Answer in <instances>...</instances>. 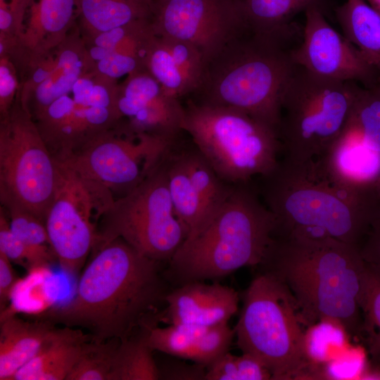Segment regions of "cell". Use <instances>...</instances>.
<instances>
[{"label": "cell", "instance_id": "9c48e42d", "mask_svg": "<svg viewBox=\"0 0 380 380\" xmlns=\"http://www.w3.org/2000/svg\"><path fill=\"white\" fill-rule=\"evenodd\" d=\"M163 159L138 186L115 200L99 224L95 246L120 237L159 262L173 257L187 231L175 213Z\"/></svg>", "mask_w": 380, "mask_h": 380}, {"label": "cell", "instance_id": "f6af8a7d", "mask_svg": "<svg viewBox=\"0 0 380 380\" xmlns=\"http://www.w3.org/2000/svg\"><path fill=\"white\" fill-rule=\"evenodd\" d=\"M373 86H374L379 90L380 93V75L379 76V77L376 80V82Z\"/></svg>", "mask_w": 380, "mask_h": 380}, {"label": "cell", "instance_id": "836d02e7", "mask_svg": "<svg viewBox=\"0 0 380 380\" xmlns=\"http://www.w3.org/2000/svg\"><path fill=\"white\" fill-rule=\"evenodd\" d=\"M348 128L380 153V93L374 86H359Z\"/></svg>", "mask_w": 380, "mask_h": 380}, {"label": "cell", "instance_id": "9a60e30c", "mask_svg": "<svg viewBox=\"0 0 380 380\" xmlns=\"http://www.w3.org/2000/svg\"><path fill=\"white\" fill-rule=\"evenodd\" d=\"M154 32L194 46L205 63L248 32L236 0H165L153 5Z\"/></svg>", "mask_w": 380, "mask_h": 380}, {"label": "cell", "instance_id": "f546056e", "mask_svg": "<svg viewBox=\"0 0 380 380\" xmlns=\"http://www.w3.org/2000/svg\"><path fill=\"white\" fill-rule=\"evenodd\" d=\"M145 330L122 340L118 347L114 380H158L160 372Z\"/></svg>", "mask_w": 380, "mask_h": 380}, {"label": "cell", "instance_id": "74e56055", "mask_svg": "<svg viewBox=\"0 0 380 380\" xmlns=\"http://www.w3.org/2000/svg\"><path fill=\"white\" fill-rule=\"evenodd\" d=\"M0 252L12 262L22 265L30 270L39 268L30 250L11 230L7 215L1 206Z\"/></svg>", "mask_w": 380, "mask_h": 380}, {"label": "cell", "instance_id": "484cf974", "mask_svg": "<svg viewBox=\"0 0 380 380\" xmlns=\"http://www.w3.org/2000/svg\"><path fill=\"white\" fill-rule=\"evenodd\" d=\"M324 158L329 167L348 182L374 184L380 177V153L348 128Z\"/></svg>", "mask_w": 380, "mask_h": 380}, {"label": "cell", "instance_id": "44dd1931", "mask_svg": "<svg viewBox=\"0 0 380 380\" xmlns=\"http://www.w3.org/2000/svg\"><path fill=\"white\" fill-rule=\"evenodd\" d=\"M92 70L78 25L72 29L56 50V64L51 74L35 89L26 109L32 119L53 101L67 94L85 73Z\"/></svg>", "mask_w": 380, "mask_h": 380}, {"label": "cell", "instance_id": "4fadbf2b", "mask_svg": "<svg viewBox=\"0 0 380 380\" xmlns=\"http://www.w3.org/2000/svg\"><path fill=\"white\" fill-rule=\"evenodd\" d=\"M175 140L134 132L118 122L58 161L100 182L117 199L132 191L153 172Z\"/></svg>", "mask_w": 380, "mask_h": 380}, {"label": "cell", "instance_id": "30bf717a", "mask_svg": "<svg viewBox=\"0 0 380 380\" xmlns=\"http://www.w3.org/2000/svg\"><path fill=\"white\" fill-rule=\"evenodd\" d=\"M57 163L18 97L0 116V203L23 208L44 222Z\"/></svg>", "mask_w": 380, "mask_h": 380}, {"label": "cell", "instance_id": "d6986e66", "mask_svg": "<svg viewBox=\"0 0 380 380\" xmlns=\"http://www.w3.org/2000/svg\"><path fill=\"white\" fill-rule=\"evenodd\" d=\"M239 296L219 283L192 281L178 286L165 297L159 322L211 327L228 323L239 310Z\"/></svg>", "mask_w": 380, "mask_h": 380}, {"label": "cell", "instance_id": "ffe728a7", "mask_svg": "<svg viewBox=\"0 0 380 380\" xmlns=\"http://www.w3.org/2000/svg\"><path fill=\"white\" fill-rule=\"evenodd\" d=\"M205 65L203 54L185 42L154 32L146 49L144 68L170 95L194 94Z\"/></svg>", "mask_w": 380, "mask_h": 380}, {"label": "cell", "instance_id": "2e32d148", "mask_svg": "<svg viewBox=\"0 0 380 380\" xmlns=\"http://www.w3.org/2000/svg\"><path fill=\"white\" fill-rule=\"evenodd\" d=\"M305 15L300 43L292 50L294 63L323 78L372 87L380 71L329 23L322 11L312 8Z\"/></svg>", "mask_w": 380, "mask_h": 380}, {"label": "cell", "instance_id": "4316f807", "mask_svg": "<svg viewBox=\"0 0 380 380\" xmlns=\"http://www.w3.org/2000/svg\"><path fill=\"white\" fill-rule=\"evenodd\" d=\"M334 15L343 36L380 71V14L365 0H346Z\"/></svg>", "mask_w": 380, "mask_h": 380}, {"label": "cell", "instance_id": "7402d4cb", "mask_svg": "<svg viewBox=\"0 0 380 380\" xmlns=\"http://www.w3.org/2000/svg\"><path fill=\"white\" fill-rule=\"evenodd\" d=\"M90 340L91 335L80 329L56 328L11 380H66Z\"/></svg>", "mask_w": 380, "mask_h": 380}, {"label": "cell", "instance_id": "cb8c5ba5", "mask_svg": "<svg viewBox=\"0 0 380 380\" xmlns=\"http://www.w3.org/2000/svg\"><path fill=\"white\" fill-rule=\"evenodd\" d=\"M54 325L41 318L30 322L15 315L1 317L0 380H11L51 336Z\"/></svg>", "mask_w": 380, "mask_h": 380}, {"label": "cell", "instance_id": "83f0119b", "mask_svg": "<svg viewBox=\"0 0 380 380\" xmlns=\"http://www.w3.org/2000/svg\"><path fill=\"white\" fill-rule=\"evenodd\" d=\"M208 327L184 324L157 325L145 331L146 340L153 350L199 364Z\"/></svg>", "mask_w": 380, "mask_h": 380}, {"label": "cell", "instance_id": "ac0fdd59", "mask_svg": "<svg viewBox=\"0 0 380 380\" xmlns=\"http://www.w3.org/2000/svg\"><path fill=\"white\" fill-rule=\"evenodd\" d=\"M77 23V0H34L23 30L7 56L18 75L54 52Z\"/></svg>", "mask_w": 380, "mask_h": 380}, {"label": "cell", "instance_id": "f35d334b", "mask_svg": "<svg viewBox=\"0 0 380 380\" xmlns=\"http://www.w3.org/2000/svg\"><path fill=\"white\" fill-rule=\"evenodd\" d=\"M17 69L8 56H0V116L13 106L20 89Z\"/></svg>", "mask_w": 380, "mask_h": 380}, {"label": "cell", "instance_id": "e575fe53", "mask_svg": "<svg viewBox=\"0 0 380 380\" xmlns=\"http://www.w3.org/2000/svg\"><path fill=\"white\" fill-rule=\"evenodd\" d=\"M272 379L268 368L248 353L235 355L229 351L207 368L205 380H267Z\"/></svg>", "mask_w": 380, "mask_h": 380}, {"label": "cell", "instance_id": "1f68e13d", "mask_svg": "<svg viewBox=\"0 0 380 380\" xmlns=\"http://www.w3.org/2000/svg\"><path fill=\"white\" fill-rule=\"evenodd\" d=\"M360 307L367 352L372 363L380 365V268L366 262Z\"/></svg>", "mask_w": 380, "mask_h": 380}, {"label": "cell", "instance_id": "5bb4252c", "mask_svg": "<svg viewBox=\"0 0 380 380\" xmlns=\"http://www.w3.org/2000/svg\"><path fill=\"white\" fill-rule=\"evenodd\" d=\"M163 163L174 209L188 237L210 220L234 184L219 177L189 137L186 140L182 135L176 139Z\"/></svg>", "mask_w": 380, "mask_h": 380}, {"label": "cell", "instance_id": "d4e9b609", "mask_svg": "<svg viewBox=\"0 0 380 380\" xmlns=\"http://www.w3.org/2000/svg\"><path fill=\"white\" fill-rule=\"evenodd\" d=\"M153 13L152 0H77V25L82 37L151 19Z\"/></svg>", "mask_w": 380, "mask_h": 380}, {"label": "cell", "instance_id": "bcb514c9", "mask_svg": "<svg viewBox=\"0 0 380 380\" xmlns=\"http://www.w3.org/2000/svg\"><path fill=\"white\" fill-rule=\"evenodd\" d=\"M152 1L153 2V5H154L155 4H157V3L165 1V0H152Z\"/></svg>", "mask_w": 380, "mask_h": 380}, {"label": "cell", "instance_id": "d6a6232c", "mask_svg": "<svg viewBox=\"0 0 380 380\" xmlns=\"http://www.w3.org/2000/svg\"><path fill=\"white\" fill-rule=\"evenodd\" d=\"M119 339L89 341L66 380H114Z\"/></svg>", "mask_w": 380, "mask_h": 380}, {"label": "cell", "instance_id": "8992f818", "mask_svg": "<svg viewBox=\"0 0 380 380\" xmlns=\"http://www.w3.org/2000/svg\"><path fill=\"white\" fill-rule=\"evenodd\" d=\"M182 128L219 177L231 184L253 182L281 158L277 130L235 109L190 99Z\"/></svg>", "mask_w": 380, "mask_h": 380}, {"label": "cell", "instance_id": "60d3db41", "mask_svg": "<svg viewBox=\"0 0 380 380\" xmlns=\"http://www.w3.org/2000/svg\"><path fill=\"white\" fill-rule=\"evenodd\" d=\"M363 260L380 268V213L370 226L360 247Z\"/></svg>", "mask_w": 380, "mask_h": 380}, {"label": "cell", "instance_id": "52a82bcc", "mask_svg": "<svg viewBox=\"0 0 380 380\" xmlns=\"http://www.w3.org/2000/svg\"><path fill=\"white\" fill-rule=\"evenodd\" d=\"M242 353L260 360L272 379H299L308 366L304 324L296 301L274 274L263 270L246 289L236 326Z\"/></svg>", "mask_w": 380, "mask_h": 380}, {"label": "cell", "instance_id": "4dcf8cb0", "mask_svg": "<svg viewBox=\"0 0 380 380\" xmlns=\"http://www.w3.org/2000/svg\"><path fill=\"white\" fill-rule=\"evenodd\" d=\"M1 207L7 215L11 230L30 250L39 268L48 267L57 260L43 220L15 205H1Z\"/></svg>", "mask_w": 380, "mask_h": 380}, {"label": "cell", "instance_id": "7a4b0ae2", "mask_svg": "<svg viewBox=\"0 0 380 380\" xmlns=\"http://www.w3.org/2000/svg\"><path fill=\"white\" fill-rule=\"evenodd\" d=\"M256 179L257 191L274 217L275 236L331 237L360 248L380 213L374 184L347 182L324 157L283 156Z\"/></svg>", "mask_w": 380, "mask_h": 380}, {"label": "cell", "instance_id": "7bdbcfd3", "mask_svg": "<svg viewBox=\"0 0 380 380\" xmlns=\"http://www.w3.org/2000/svg\"><path fill=\"white\" fill-rule=\"evenodd\" d=\"M369 4L380 14V0H367Z\"/></svg>", "mask_w": 380, "mask_h": 380}, {"label": "cell", "instance_id": "f1b7e54d", "mask_svg": "<svg viewBox=\"0 0 380 380\" xmlns=\"http://www.w3.org/2000/svg\"><path fill=\"white\" fill-rule=\"evenodd\" d=\"M350 338L346 328L331 319H322L308 327L303 338L308 366L321 365L334 358L350 345Z\"/></svg>", "mask_w": 380, "mask_h": 380}, {"label": "cell", "instance_id": "ba28073f", "mask_svg": "<svg viewBox=\"0 0 380 380\" xmlns=\"http://www.w3.org/2000/svg\"><path fill=\"white\" fill-rule=\"evenodd\" d=\"M358 87L296 65L280 103L282 155L295 160L325 156L348 128Z\"/></svg>", "mask_w": 380, "mask_h": 380}, {"label": "cell", "instance_id": "3957f363", "mask_svg": "<svg viewBox=\"0 0 380 380\" xmlns=\"http://www.w3.org/2000/svg\"><path fill=\"white\" fill-rule=\"evenodd\" d=\"M260 266L289 289L306 328L328 318L362 337L359 248L331 237L275 236Z\"/></svg>", "mask_w": 380, "mask_h": 380}, {"label": "cell", "instance_id": "5b68a950", "mask_svg": "<svg viewBox=\"0 0 380 380\" xmlns=\"http://www.w3.org/2000/svg\"><path fill=\"white\" fill-rule=\"evenodd\" d=\"M293 41L250 31L206 61L197 102L235 109L277 132L280 103L296 67Z\"/></svg>", "mask_w": 380, "mask_h": 380}, {"label": "cell", "instance_id": "8d00e7d4", "mask_svg": "<svg viewBox=\"0 0 380 380\" xmlns=\"http://www.w3.org/2000/svg\"><path fill=\"white\" fill-rule=\"evenodd\" d=\"M34 0H0V56L16 44Z\"/></svg>", "mask_w": 380, "mask_h": 380}, {"label": "cell", "instance_id": "ab89813d", "mask_svg": "<svg viewBox=\"0 0 380 380\" xmlns=\"http://www.w3.org/2000/svg\"><path fill=\"white\" fill-rule=\"evenodd\" d=\"M171 357L162 367L158 366L160 379L205 380V366L196 362L189 364L184 359L172 355Z\"/></svg>", "mask_w": 380, "mask_h": 380}, {"label": "cell", "instance_id": "b9f144b4", "mask_svg": "<svg viewBox=\"0 0 380 380\" xmlns=\"http://www.w3.org/2000/svg\"><path fill=\"white\" fill-rule=\"evenodd\" d=\"M11 261L0 252V307L2 311L18 282Z\"/></svg>", "mask_w": 380, "mask_h": 380}, {"label": "cell", "instance_id": "e0dca14e", "mask_svg": "<svg viewBox=\"0 0 380 380\" xmlns=\"http://www.w3.org/2000/svg\"><path fill=\"white\" fill-rule=\"evenodd\" d=\"M117 107L118 122L134 132L170 141L184 134V106L144 68L129 74L119 84Z\"/></svg>", "mask_w": 380, "mask_h": 380}, {"label": "cell", "instance_id": "d590c367", "mask_svg": "<svg viewBox=\"0 0 380 380\" xmlns=\"http://www.w3.org/2000/svg\"><path fill=\"white\" fill-rule=\"evenodd\" d=\"M368 362L365 350L350 344L329 362L309 366L304 379H360Z\"/></svg>", "mask_w": 380, "mask_h": 380}, {"label": "cell", "instance_id": "ee69618b", "mask_svg": "<svg viewBox=\"0 0 380 380\" xmlns=\"http://www.w3.org/2000/svg\"><path fill=\"white\" fill-rule=\"evenodd\" d=\"M374 186L379 198H380V177L374 182Z\"/></svg>", "mask_w": 380, "mask_h": 380}, {"label": "cell", "instance_id": "8fae6325", "mask_svg": "<svg viewBox=\"0 0 380 380\" xmlns=\"http://www.w3.org/2000/svg\"><path fill=\"white\" fill-rule=\"evenodd\" d=\"M57 180L44 223L61 269L79 272L97 241L99 224L115 198L100 182L56 160Z\"/></svg>", "mask_w": 380, "mask_h": 380}, {"label": "cell", "instance_id": "6da1fadb", "mask_svg": "<svg viewBox=\"0 0 380 380\" xmlns=\"http://www.w3.org/2000/svg\"><path fill=\"white\" fill-rule=\"evenodd\" d=\"M73 297L40 318L86 329L91 341H120L157 325L167 293L161 262L118 237L96 246Z\"/></svg>", "mask_w": 380, "mask_h": 380}, {"label": "cell", "instance_id": "277c9868", "mask_svg": "<svg viewBox=\"0 0 380 380\" xmlns=\"http://www.w3.org/2000/svg\"><path fill=\"white\" fill-rule=\"evenodd\" d=\"M275 219L255 185L234 184L210 220L186 238L169 262L167 277L178 286L222 278L260 265L272 243Z\"/></svg>", "mask_w": 380, "mask_h": 380}, {"label": "cell", "instance_id": "7c38bea8", "mask_svg": "<svg viewBox=\"0 0 380 380\" xmlns=\"http://www.w3.org/2000/svg\"><path fill=\"white\" fill-rule=\"evenodd\" d=\"M118 86L117 80L90 70L33 118L56 160L66 159L119 122Z\"/></svg>", "mask_w": 380, "mask_h": 380}, {"label": "cell", "instance_id": "603a6c76", "mask_svg": "<svg viewBox=\"0 0 380 380\" xmlns=\"http://www.w3.org/2000/svg\"><path fill=\"white\" fill-rule=\"evenodd\" d=\"M248 30L254 34L293 39L298 27L293 18L312 8L327 17L334 13L332 0H236Z\"/></svg>", "mask_w": 380, "mask_h": 380}]
</instances>
